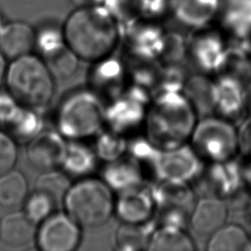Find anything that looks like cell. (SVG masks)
I'll use <instances>...</instances> for the list:
<instances>
[{"label": "cell", "instance_id": "1", "mask_svg": "<svg viewBox=\"0 0 251 251\" xmlns=\"http://www.w3.org/2000/svg\"><path fill=\"white\" fill-rule=\"evenodd\" d=\"M63 35L68 47L87 62L103 61L114 50L118 30L109 10L89 6L77 8L65 23Z\"/></svg>", "mask_w": 251, "mask_h": 251}, {"label": "cell", "instance_id": "2", "mask_svg": "<svg viewBox=\"0 0 251 251\" xmlns=\"http://www.w3.org/2000/svg\"><path fill=\"white\" fill-rule=\"evenodd\" d=\"M4 80L17 102L32 110L45 107L54 94L53 75L43 59L31 54L12 60Z\"/></svg>", "mask_w": 251, "mask_h": 251}, {"label": "cell", "instance_id": "3", "mask_svg": "<svg viewBox=\"0 0 251 251\" xmlns=\"http://www.w3.org/2000/svg\"><path fill=\"white\" fill-rule=\"evenodd\" d=\"M115 202L111 186L94 177H83L72 183L63 200L66 213L81 227L107 223L115 212Z\"/></svg>", "mask_w": 251, "mask_h": 251}, {"label": "cell", "instance_id": "4", "mask_svg": "<svg viewBox=\"0 0 251 251\" xmlns=\"http://www.w3.org/2000/svg\"><path fill=\"white\" fill-rule=\"evenodd\" d=\"M106 117L99 98L90 91L68 96L58 109L57 125L60 133L78 140L96 133Z\"/></svg>", "mask_w": 251, "mask_h": 251}, {"label": "cell", "instance_id": "5", "mask_svg": "<svg viewBox=\"0 0 251 251\" xmlns=\"http://www.w3.org/2000/svg\"><path fill=\"white\" fill-rule=\"evenodd\" d=\"M191 136L193 150L211 163L229 160L238 150L237 130L223 118H204L195 125Z\"/></svg>", "mask_w": 251, "mask_h": 251}, {"label": "cell", "instance_id": "6", "mask_svg": "<svg viewBox=\"0 0 251 251\" xmlns=\"http://www.w3.org/2000/svg\"><path fill=\"white\" fill-rule=\"evenodd\" d=\"M81 239V226L67 213H52L40 223L35 243L42 251H73Z\"/></svg>", "mask_w": 251, "mask_h": 251}, {"label": "cell", "instance_id": "7", "mask_svg": "<svg viewBox=\"0 0 251 251\" xmlns=\"http://www.w3.org/2000/svg\"><path fill=\"white\" fill-rule=\"evenodd\" d=\"M67 144L60 132L40 131L28 141L27 160L32 167L42 172L57 169L62 166Z\"/></svg>", "mask_w": 251, "mask_h": 251}, {"label": "cell", "instance_id": "8", "mask_svg": "<svg viewBox=\"0 0 251 251\" xmlns=\"http://www.w3.org/2000/svg\"><path fill=\"white\" fill-rule=\"evenodd\" d=\"M170 150L159 162L160 175L168 180L186 183L201 173L200 157L192 147L180 145Z\"/></svg>", "mask_w": 251, "mask_h": 251}, {"label": "cell", "instance_id": "9", "mask_svg": "<svg viewBox=\"0 0 251 251\" xmlns=\"http://www.w3.org/2000/svg\"><path fill=\"white\" fill-rule=\"evenodd\" d=\"M155 198L137 185L126 188L115 202V212L124 223L144 224L153 214Z\"/></svg>", "mask_w": 251, "mask_h": 251}, {"label": "cell", "instance_id": "10", "mask_svg": "<svg viewBox=\"0 0 251 251\" xmlns=\"http://www.w3.org/2000/svg\"><path fill=\"white\" fill-rule=\"evenodd\" d=\"M205 180L216 197H230L244 184L242 165L233 158L213 162L206 172Z\"/></svg>", "mask_w": 251, "mask_h": 251}, {"label": "cell", "instance_id": "11", "mask_svg": "<svg viewBox=\"0 0 251 251\" xmlns=\"http://www.w3.org/2000/svg\"><path fill=\"white\" fill-rule=\"evenodd\" d=\"M36 225L25 212L6 214L0 221V240L10 248H25L35 242Z\"/></svg>", "mask_w": 251, "mask_h": 251}, {"label": "cell", "instance_id": "12", "mask_svg": "<svg viewBox=\"0 0 251 251\" xmlns=\"http://www.w3.org/2000/svg\"><path fill=\"white\" fill-rule=\"evenodd\" d=\"M35 31L27 24L8 23L0 29V50L11 60L30 54L35 46Z\"/></svg>", "mask_w": 251, "mask_h": 251}, {"label": "cell", "instance_id": "13", "mask_svg": "<svg viewBox=\"0 0 251 251\" xmlns=\"http://www.w3.org/2000/svg\"><path fill=\"white\" fill-rule=\"evenodd\" d=\"M215 111L223 117H232L245 106V87L238 78L224 75L214 81Z\"/></svg>", "mask_w": 251, "mask_h": 251}, {"label": "cell", "instance_id": "14", "mask_svg": "<svg viewBox=\"0 0 251 251\" xmlns=\"http://www.w3.org/2000/svg\"><path fill=\"white\" fill-rule=\"evenodd\" d=\"M226 216L227 209L222 198L210 196L202 198L192 208L190 223L197 233L211 235L224 226Z\"/></svg>", "mask_w": 251, "mask_h": 251}, {"label": "cell", "instance_id": "15", "mask_svg": "<svg viewBox=\"0 0 251 251\" xmlns=\"http://www.w3.org/2000/svg\"><path fill=\"white\" fill-rule=\"evenodd\" d=\"M191 57L197 67L206 73L222 71L226 48L220 38L207 35L197 38L191 45Z\"/></svg>", "mask_w": 251, "mask_h": 251}, {"label": "cell", "instance_id": "16", "mask_svg": "<svg viewBox=\"0 0 251 251\" xmlns=\"http://www.w3.org/2000/svg\"><path fill=\"white\" fill-rule=\"evenodd\" d=\"M147 249L153 251H190L194 249V244L188 234L182 230V227L165 225L150 235Z\"/></svg>", "mask_w": 251, "mask_h": 251}, {"label": "cell", "instance_id": "17", "mask_svg": "<svg viewBox=\"0 0 251 251\" xmlns=\"http://www.w3.org/2000/svg\"><path fill=\"white\" fill-rule=\"evenodd\" d=\"M211 235L207 246L210 251L251 250L250 237L247 232L237 225L223 226Z\"/></svg>", "mask_w": 251, "mask_h": 251}, {"label": "cell", "instance_id": "18", "mask_svg": "<svg viewBox=\"0 0 251 251\" xmlns=\"http://www.w3.org/2000/svg\"><path fill=\"white\" fill-rule=\"evenodd\" d=\"M184 96L193 109L203 115L215 111L214 81L203 75L192 76L184 86Z\"/></svg>", "mask_w": 251, "mask_h": 251}, {"label": "cell", "instance_id": "19", "mask_svg": "<svg viewBox=\"0 0 251 251\" xmlns=\"http://www.w3.org/2000/svg\"><path fill=\"white\" fill-rule=\"evenodd\" d=\"M28 184L25 175L10 170L0 175V206L14 208L24 203L27 196Z\"/></svg>", "mask_w": 251, "mask_h": 251}, {"label": "cell", "instance_id": "20", "mask_svg": "<svg viewBox=\"0 0 251 251\" xmlns=\"http://www.w3.org/2000/svg\"><path fill=\"white\" fill-rule=\"evenodd\" d=\"M95 166V155L85 145L78 142L67 144L62 167L68 176H85Z\"/></svg>", "mask_w": 251, "mask_h": 251}, {"label": "cell", "instance_id": "21", "mask_svg": "<svg viewBox=\"0 0 251 251\" xmlns=\"http://www.w3.org/2000/svg\"><path fill=\"white\" fill-rule=\"evenodd\" d=\"M42 57L54 78H68L75 73L78 67L79 58L68 47L66 43Z\"/></svg>", "mask_w": 251, "mask_h": 251}, {"label": "cell", "instance_id": "22", "mask_svg": "<svg viewBox=\"0 0 251 251\" xmlns=\"http://www.w3.org/2000/svg\"><path fill=\"white\" fill-rule=\"evenodd\" d=\"M149 238L148 231L142 224L124 223L116 232L115 242L121 250L135 251L147 249Z\"/></svg>", "mask_w": 251, "mask_h": 251}, {"label": "cell", "instance_id": "23", "mask_svg": "<svg viewBox=\"0 0 251 251\" xmlns=\"http://www.w3.org/2000/svg\"><path fill=\"white\" fill-rule=\"evenodd\" d=\"M71 181L65 172H59L57 169L43 172L37 178L35 189L41 190L50 195L56 204L62 202L71 186Z\"/></svg>", "mask_w": 251, "mask_h": 251}, {"label": "cell", "instance_id": "24", "mask_svg": "<svg viewBox=\"0 0 251 251\" xmlns=\"http://www.w3.org/2000/svg\"><path fill=\"white\" fill-rule=\"evenodd\" d=\"M107 170V183L111 186L119 187L118 189H126L138 184L139 174L136 167L129 162L115 161Z\"/></svg>", "mask_w": 251, "mask_h": 251}, {"label": "cell", "instance_id": "25", "mask_svg": "<svg viewBox=\"0 0 251 251\" xmlns=\"http://www.w3.org/2000/svg\"><path fill=\"white\" fill-rule=\"evenodd\" d=\"M56 206L54 199L47 193L35 189L25 200V213L35 223L40 224L53 213Z\"/></svg>", "mask_w": 251, "mask_h": 251}, {"label": "cell", "instance_id": "26", "mask_svg": "<svg viewBox=\"0 0 251 251\" xmlns=\"http://www.w3.org/2000/svg\"><path fill=\"white\" fill-rule=\"evenodd\" d=\"M14 134L28 141L41 131V122L32 109L22 106L17 116L9 125Z\"/></svg>", "mask_w": 251, "mask_h": 251}, {"label": "cell", "instance_id": "27", "mask_svg": "<svg viewBox=\"0 0 251 251\" xmlns=\"http://www.w3.org/2000/svg\"><path fill=\"white\" fill-rule=\"evenodd\" d=\"M18 159V147L15 138L0 130V175L12 170Z\"/></svg>", "mask_w": 251, "mask_h": 251}, {"label": "cell", "instance_id": "28", "mask_svg": "<svg viewBox=\"0 0 251 251\" xmlns=\"http://www.w3.org/2000/svg\"><path fill=\"white\" fill-rule=\"evenodd\" d=\"M63 31L53 27H47L36 33L35 46L39 49L42 56L65 44Z\"/></svg>", "mask_w": 251, "mask_h": 251}, {"label": "cell", "instance_id": "29", "mask_svg": "<svg viewBox=\"0 0 251 251\" xmlns=\"http://www.w3.org/2000/svg\"><path fill=\"white\" fill-rule=\"evenodd\" d=\"M125 147V142L116 135L105 134L99 140V145L97 149L99 155L103 159L115 160L123 152Z\"/></svg>", "mask_w": 251, "mask_h": 251}, {"label": "cell", "instance_id": "30", "mask_svg": "<svg viewBox=\"0 0 251 251\" xmlns=\"http://www.w3.org/2000/svg\"><path fill=\"white\" fill-rule=\"evenodd\" d=\"M21 107L9 92H0V124L9 126Z\"/></svg>", "mask_w": 251, "mask_h": 251}, {"label": "cell", "instance_id": "31", "mask_svg": "<svg viewBox=\"0 0 251 251\" xmlns=\"http://www.w3.org/2000/svg\"><path fill=\"white\" fill-rule=\"evenodd\" d=\"M237 140L238 150L247 158H251V113L237 130Z\"/></svg>", "mask_w": 251, "mask_h": 251}, {"label": "cell", "instance_id": "32", "mask_svg": "<svg viewBox=\"0 0 251 251\" xmlns=\"http://www.w3.org/2000/svg\"><path fill=\"white\" fill-rule=\"evenodd\" d=\"M242 174L244 184L251 189V158H249V162L246 165H242Z\"/></svg>", "mask_w": 251, "mask_h": 251}, {"label": "cell", "instance_id": "33", "mask_svg": "<svg viewBox=\"0 0 251 251\" xmlns=\"http://www.w3.org/2000/svg\"><path fill=\"white\" fill-rule=\"evenodd\" d=\"M102 0H70V2L77 7V8H81V7H89V6H97Z\"/></svg>", "mask_w": 251, "mask_h": 251}, {"label": "cell", "instance_id": "34", "mask_svg": "<svg viewBox=\"0 0 251 251\" xmlns=\"http://www.w3.org/2000/svg\"><path fill=\"white\" fill-rule=\"evenodd\" d=\"M6 59L7 58L4 56V54L0 50V84L5 78V75H6V71H7V67H8L6 64Z\"/></svg>", "mask_w": 251, "mask_h": 251}, {"label": "cell", "instance_id": "35", "mask_svg": "<svg viewBox=\"0 0 251 251\" xmlns=\"http://www.w3.org/2000/svg\"><path fill=\"white\" fill-rule=\"evenodd\" d=\"M245 105L249 108V113H251V81H249V84L245 88Z\"/></svg>", "mask_w": 251, "mask_h": 251}, {"label": "cell", "instance_id": "36", "mask_svg": "<svg viewBox=\"0 0 251 251\" xmlns=\"http://www.w3.org/2000/svg\"><path fill=\"white\" fill-rule=\"evenodd\" d=\"M2 25H3V22H2V15H1V12H0V29H1Z\"/></svg>", "mask_w": 251, "mask_h": 251}, {"label": "cell", "instance_id": "37", "mask_svg": "<svg viewBox=\"0 0 251 251\" xmlns=\"http://www.w3.org/2000/svg\"><path fill=\"white\" fill-rule=\"evenodd\" d=\"M249 211H250L249 213H250V216H251V204H250V207H249Z\"/></svg>", "mask_w": 251, "mask_h": 251}, {"label": "cell", "instance_id": "38", "mask_svg": "<svg viewBox=\"0 0 251 251\" xmlns=\"http://www.w3.org/2000/svg\"><path fill=\"white\" fill-rule=\"evenodd\" d=\"M250 239H251V238H250Z\"/></svg>", "mask_w": 251, "mask_h": 251}]
</instances>
